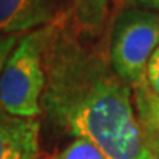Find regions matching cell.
<instances>
[{
    "mask_svg": "<svg viewBox=\"0 0 159 159\" xmlns=\"http://www.w3.org/2000/svg\"><path fill=\"white\" fill-rule=\"evenodd\" d=\"M133 105L143 144L152 159H159V97L148 87L133 90Z\"/></svg>",
    "mask_w": 159,
    "mask_h": 159,
    "instance_id": "6",
    "label": "cell"
},
{
    "mask_svg": "<svg viewBox=\"0 0 159 159\" xmlns=\"http://www.w3.org/2000/svg\"><path fill=\"white\" fill-rule=\"evenodd\" d=\"M47 25L21 35L0 75V109L19 118L41 114L46 75L43 50Z\"/></svg>",
    "mask_w": 159,
    "mask_h": 159,
    "instance_id": "2",
    "label": "cell"
},
{
    "mask_svg": "<svg viewBox=\"0 0 159 159\" xmlns=\"http://www.w3.org/2000/svg\"><path fill=\"white\" fill-rule=\"evenodd\" d=\"M22 34H0V75ZM2 111V109H0Z\"/></svg>",
    "mask_w": 159,
    "mask_h": 159,
    "instance_id": "10",
    "label": "cell"
},
{
    "mask_svg": "<svg viewBox=\"0 0 159 159\" xmlns=\"http://www.w3.org/2000/svg\"><path fill=\"white\" fill-rule=\"evenodd\" d=\"M63 7L47 24L41 114L63 134L94 143L108 159H152L139 130L133 90L114 72L108 47L89 43Z\"/></svg>",
    "mask_w": 159,
    "mask_h": 159,
    "instance_id": "1",
    "label": "cell"
},
{
    "mask_svg": "<svg viewBox=\"0 0 159 159\" xmlns=\"http://www.w3.org/2000/svg\"><path fill=\"white\" fill-rule=\"evenodd\" d=\"M125 6L144 9V11H155L159 9V0H121Z\"/></svg>",
    "mask_w": 159,
    "mask_h": 159,
    "instance_id": "11",
    "label": "cell"
},
{
    "mask_svg": "<svg viewBox=\"0 0 159 159\" xmlns=\"http://www.w3.org/2000/svg\"><path fill=\"white\" fill-rule=\"evenodd\" d=\"M159 46V16L152 11L125 6L111 25L109 63L114 72L134 90L146 83L149 59Z\"/></svg>",
    "mask_w": 159,
    "mask_h": 159,
    "instance_id": "3",
    "label": "cell"
},
{
    "mask_svg": "<svg viewBox=\"0 0 159 159\" xmlns=\"http://www.w3.org/2000/svg\"><path fill=\"white\" fill-rule=\"evenodd\" d=\"M56 159H108L94 143L85 139H74Z\"/></svg>",
    "mask_w": 159,
    "mask_h": 159,
    "instance_id": "8",
    "label": "cell"
},
{
    "mask_svg": "<svg viewBox=\"0 0 159 159\" xmlns=\"http://www.w3.org/2000/svg\"><path fill=\"white\" fill-rule=\"evenodd\" d=\"M146 84L159 97V46L155 49L149 59L146 69Z\"/></svg>",
    "mask_w": 159,
    "mask_h": 159,
    "instance_id": "9",
    "label": "cell"
},
{
    "mask_svg": "<svg viewBox=\"0 0 159 159\" xmlns=\"http://www.w3.org/2000/svg\"><path fill=\"white\" fill-rule=\"evenodd\" d=\"M68 3L71 24L80 35L102 34L109 16V0H68Z\"/></svg>",
    "mask_w": 159,
    "mask_h": 159,
    "instance_id": "7",
    "label": "cell"
},
{
    "mask_svg": "<svg viewBox=\"0 0 159 159\" xmlns=\"http://www.w3.org/2000/svg\"><path fill=\"white\" fill-rule=\"evenodd\" d=\"M0 159H43L40 121L0 111Z\"/></svg>",
    "mask_w": 159,
    "mask_h": 159,
    "instance_id": "5",
    "label": "cell"
},
{
    "mask_svg": "<svg viewBox=\"0 0 159 159\" xmlns=\"http://www.w3.org/2000/svg\"><path fill=\"white\" fill-rule=\"evenodd\" d=\"M61 0H0V34H25L50 24Z\"/></svg>",
    "mask_w": 159,
    "mask_h": 159,
    "instance_id": "4",
    "label": "cell"
}]
</instances>
